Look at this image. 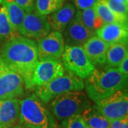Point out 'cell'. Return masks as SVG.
<instances>
[{"label":"cell","mask_w":128,"mask_h":128,"mask_svg":"<svg viewBox=\"0 0 128 128\" xmlns=\"http://www.w3.org/2000/svg\"><path fill=\"white\" fill-rule=\"evenodd\" d=\"M0 58L23 78L25 85L38 61L37 44L23 36H15L0 47Z\"/></svg>","instance_id":"1"},{"label":"cell","mask_w":128,"mask_h":128,"mask_svg":"<svg viewBox=\"0 0 128 128\" xmlns=\"http://www.w3.org/2000/svg\"><path fill=\"white\" fill-rule=\"evenodd\" d=\"M98 15L102 20L104 24L113 23V22H122L128 23V19L122 18L110 9L105 0H96L93 5Z\"/></svg>","instance_id":"21"},{"label":"cell","mask_w":128,"mask_h":128,"mask_svg":"<svg viewBox=\"0 0 128 128\" xmlns=\"http://www.w3.org/2000/svg\"><path fill=\"white\" fill-rule=\"evenodd\" d=\"M110 128H128V115L122 119L110 121Z\"/></svg>","instance_id":"27"},{"label":"cell","mask_w":128,"mask_h":128,"mask_svg":"<svg viewBox=\"0 0 128 128\" xmlns=\"http://www.w3.org/2000/svg\"><path fill=\"white\" fill-rule=\"evenodd\" d=\"M66 0H36L34 9L38 14L48 16L60 9Z\"/></svg>","instance_id":"23"},{"label":"cell","mask_w":128,"mask_h":128,"mask_svg":"<svg viewBox=\"0 0 128 128\" xmlns=\"http://www.w3.org/2000/svg\"><path fill=\"white\" fill-rule=\"evenodd\" d=\"M63 33L65 46H82L90 38L96 35L83 24L78 9Z\"/></svg>","instance_id":"12"},{"label":"cell","mask_w":128,"mask_h":128,"mask_svg":"<svg viewBox=\"0 0 128 128\" xmlns=\"http://www.w3.org/2000/svg\"><path fill=\"white\" fill-rule=\"evenodd\" d=\"M65 71L63 64L60 59L38 60L24 86L28 89L41 87L63 76Z\"/></svg>","instance_id":"7"},{"label":"cell","mask_w":128,"mask_h":128,"mask_svg":"<svg viewBox=\"0 0 128 128\" xmlns=\"http://www.w3.org/2000/svg\"><path fill=\"white\" fill-rule=\"evenodd\" d=\"M2 1L6 10L10 23L14 30L20 35L22 22L26 14L25 11L14 2Z\"/></svg>","instance_id":"19"},{"label":"cell","mask_w":128,"mask_h":128,"mask_svg":"<svg viewBox=\"0 0 128 128\" xmlns=\"http://www.w3.org/2000/svg\"><path fill=\"white\" fill-rule=\"evenodd\" d=\"M73 5L78 10H83L91 7L95 4L96 0H72Z\"/></svg>","instance_id":"26"},{"label":"cell","mask_w":128,"mask_h":128,"mask_svg":"<svg viewBox=\"0 0 128 128\" xmlns=\"http://www.w3.org/2000/svg\"><path fill=\"white\" fill-rule=\"evenodd\" d=\"M7 2H14L22 7L26 13L31 12L34 10L35 1L34 0H4Z\"/></svg>","instance_id":"25"},{"label":"cell","mask_w":128,"mask_h":128,"mask_svg":"<svg viewBox=\"0 0 128 128\" xmlns=\"http://www.w3.org/2000/svg\"><path fill=\"white\" fill-rule=\"evenodd\" d=\"M50 112L60 121L82 112L91 105L87 94L83 91L64 92L55 97L47 104Z\"/></svg>","instance_id":"4"},{"label":"cell","mask_w":128,"mask_h":128,"mask_svg":"<svg viewBox=\"0 0 128 128\" xmlns=\"http://www.w3.org/2000/svg\"><path fill=\"white\" fill-rule=\"evenodd\" d=\"M128 56V44L117 43L110 44L106 53L105 64L109 68H117Z\"/></svg>","instance_id":"18"},{"label":"cell","mask_w":128,"mask_h":128,"mask_svg":"<svg viewBox=\"0 0 128 128\" xmlns=\"http://www.w3.org/2000/svg\"><path fill=\"white\" fill-rule=\"evenodd\" d=\"M88 128H110V121L105 118L96 105H90L81 113Z\"/></svg>","instance_id":"17"},{"label":"cell","mask_w":128,"mask_h":128,"mask_svg":"<svg viewBox=\"0 0 128 128\" xmlns=\"http://www.w3.org/2000/svg\"><path fill=\"white\" fill-rule=\"evenodd\" d=\"M50 30L47 16L38 14L34 9L25 14L20 35L38 41L48 34Z\"/></svg>","instance_id":"10"},{"label":"cell","mask_w":128,"mask_h":128,"mask_svg":"<svg viewBox=\"0 0 128 128\" xmlns=\"http://www.w3.org/2000/svg\"><path fill=\"white\" fill-rule=\"evenodd\" d=\"M98 108L109 121L122 119L128 115V94L126 88L96 102Z\"/></svg>","instance_id":"9"},{"label":"cell","mask_w":128,"mask_h":128,"mask_svg":"<svg viewBox=\"0 0 128 128\" xmlns=\"http://www.w3.org/2000/svg\"><path fill=\"white\" fill-rule=\"evenodd\" d=\"M12 128H26V127H24V125H22V124H21L20 123L17 124H16L14 127H13Z\"/></svg>","instance_id":"29"},{"label":"cell","mask_w":128,"mask_h":128,"mask_svg":"<svg viewBox=\"0 0 128 128\" xmlns=\"http://www.w3.org/2000/svg\"><path fill=\"white\" fill-rule=\"evenodd\" d=\"M128 77L124 76L117 68L105 70L96 69L86 79L84 88L90 100L97 102L114 92L126 88Z\"/></svg>","instance_id":"2"},{"label":"cell","mask_w":128,"mask_h":128,"mask_svg":"<svg viewBox=\"0 0 128 128\" xmlns=\"http://www.w3.org/2000/svg\"><path fill=\"white\" fill-rule=\"evenodd\" d=\"M65 49L63 34L58 32H50L46 36L38 40V58L41 60L61 58Z\"/></svg>","instance_id":"11"},{"label":"cell","mask_w":128,"mask_h":128,"mask_svg":"<svg viewBox=\"0 0 128 128\" xmlns=\"http://www.w3.org/2000/svg\"><path fill=\"white\" fill-rule=\"evenodd\" d=\"M115 1L118 2H121V3H124V4H128V0H115Z\"/></svg>","instance_id":"30"},{"label":"cell","mask_w":128,"mask_h":128,"mask_svg":"<svg viewBox=\"0 0 128 128\" xmlns=\"http://www.w3.org/2000/svg\"><path fill=\"white\" fill-rule=\"evenodd\" d=\"M76 9L72 3L64 4L60 9L47 16L50 28L63 33L65 28L73 19Z\"/></svg>","instance_id":"16"},{"label":"cell","mask_w":128,"mask_h":128,"mask_svg":"<svg viewBox=\"0 0 128 128\" xmlns=\"http://www.w3.org/2000/svg\"><path fill=\"white\" fill-rule=\"evenodd\" d=\"M61 60L65 70L82 80L86 79L96 68L82 46H65Z\"/></svg>","instance_id":"6"},{"label":"cell","mask_w":128,"mask_h":128,"mask_svg":"<svg viewBox=\"0 0 128 128\" xmlns=\"http://www.w3.org/2000/svg\"><path fill=\"white\" fill-rule=\"evenodd\" d=\"M57 128H88L81 114H76L60 121Z\"/></svg>","instance_id":"24"},{"label":"cell","mask_w":128,"mask_h":128,"mask_svg":"<svg viewBox=\"0 0 128 128\" xmlns=\"http://www.w3.org/2000/svg\"><path fill=\"white\" fill-rule=\"evenodd\" d=\"M117 68L122 75L128 77V56L124 58L123 60L117 67Z\"/></svg>","instance_id":"28"},{"label":"cell","mask_w":128,"mask_h":128,"mask_svg":"<svg viewBox=\"0 0 128 128\" xmlns=\"http://www.w3.org/2000/svg\"><path fill=\"white\" fill-rule=\"evenodd\" d=\"M78 11L83 24L92 32L96 34V32L104 24V22L98 15L93 6L88 9Z\"/></svg>","instance_id":"22"},{"label":"cell","mask_w":128,"mask_h":128,"mask_svg":"<svg viewBox=\"0 0 128 128\" xmlns=\"http://www.w3.org/2000/svg\"><path fill=\"white\" fill-rule=\"evenodd\" d=\"M19 123L26 128H57L55 118L36 94L20 100Z\"/></svg>","instance_id":"3"},{"label":"cell","mask_w":128,"mask_h":128,"mask_svg":"<svg viewBox=\"0 0 128 128\" xmlns=\"http://www.w3.org/2000/svg\"><path fill=\"white\" fill-rule=\"evenodd\" d=\"M24 90L23 78L0 58V100L18 98Z\"/></svg>","instance_id":"8"},{"label":"cell","mask_w":128,"mask_h":128,"mask_svg":"<svg viewBox=\"0 0 128 128\" xmlns=\"http://www.w3.org/2000/svg\"><path fill=\"white\" fill-rule=\"evenodd\" d=\"M96 35L109 45L117 43L128 44V23L104 24L96 32Z\"/></svg>","instance_id":"13"},{"label":"cell","mask_w":128,"mask_h":128,"mask_svg":"<svg viewBox=\"0 0 128 128\" xmlns=\"http://www.w3.org/2000/svg\"><path fill=\"white\" fill-rule=\"evenodd\" d=\"M83 80L68 73L67 74L64 73L63 76L43 86L36 88L35 94L44 103L47 105L58 95L67 92L83 90Z\"/></svg>","instance_id":"5"},{"label":"cell","mask_w":128,"mask_h":128,"mask_svg":"<svg viewBox=\"0 0 128 128\" xmlns=\"http://www.w3.org/2000/svg\"><path fill=\"white\" fill-rule=\"evenodd\" d=\"M82 47L88 59L94 66L105 65L106 53L108 49L109 44L96 35H94L90 38Z\"/></svg>","instance_id":"15"},{"label":"cell","mask_w":128,"mask_h":128,"mask_svg":"<svg viewBox=\"0 0 128 128\" xmlns=\"http://www.w3.org/2000/svg\"><path fill=\"white\" fill-rule=\"evenodd\" d=\"M19 35L9 22L2 0H0V47L11 38Z\"/></svg>","instance_id":"20"},{"label":"cell","mask_w":128,"mask_h":128,"mask_svg":"<svg viewBox=\"0 0 128 128\" xmlns=\"http://www.w3.org/2000/svg\"><path fill=\"white\" fill-rule=\"evenodd\" d=\"M20 100H0V128H12L19 123Z\"/></svg>","instance_id":"14"}]
</instances>
